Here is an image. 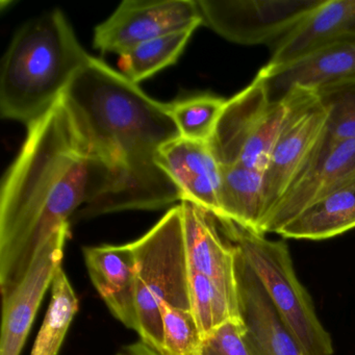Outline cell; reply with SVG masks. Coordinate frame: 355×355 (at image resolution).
Returning a JSON list of instances; mask_svg holds the SVG:
<instances>
[{"instance_id": "cell-1", "label": "cell", "mask_w": 355, "mask_h": 355, "mask_svg": "<svg viewBox=\"0 0 355 355\" xmlns=\"http://www.w3.org/2000/svg\"><path fill=\"white\" fill-rule=\"evenodd\" d=\"M80 136L110 171L105 191L82 207L93 218L132 209H159L182 200L159 164L161 149L182 138L169 105L91 57L62 97Z\"/></svg>"}, {"instance_id": "cell-2", "label": "cell", "mask_w": 355, "mask_h": 355, "mask_svg": "<svg viewBox=\"0 0 355 355\" xmlns=\"http://www.w3.org/2000/svg\"><path fill=\"white\" fill-rule=\"evenodd\" d=\"M110 171L78 134L63 101L28 128L0 190V288L9 294L37 253L101 196Z\"/></svg>"}, {"instance_id": "cell-3", "label": "cell", "mask_w": 355, "mask_h": 355, "mask_svg": "<svg viewBox=\"0 0 355 355\" xmlns=\"http://www.w3.org/2000/svg\"><path fill=\"white\" fill-rule=\"evenodd\" d=\"M91 59L61 10L18 30L0 72V114L26 128L42 119Z\"/></svg>"}, {"instance_id": "cell-4", "label": "cell", "mask_w": 355, "mask_h": 355, "mask_svg": "<svg viewBox=\"0 0 355 355\" xmlns=\"http://www.w3.org/2000/svg\"><path fill=\"white\" fill-rule=\"evenodd\" d=\"M132 244L137 259V332L159 354L163 348L161 305L167 303L192 311L191 269L180 205L169 209Z\"/></svg>"}, {"instance_id": "cell-5", "label": "cell", "mask_w": 355, "mask_h": 355, "mask_svg": "<svg viewBox=\"0 0 355 355\" xmlns=\"http://www.w3.org/2000/svg\"><path fill=\"white\" fill-rule=\"evenodd\" d=\"M216 220L223 236L238 249L263 284L302 354H334L331 336L320 321L311 295L297 276L288 244L270 240L230 220Z\"/></svg>"}, {"instance_id": "cell-6", "label": "cell", "mask_w": 355, "mask_h": 355, "mask_svg": "<svg viewBox=\"0 0 355 355\" xmlns=\"http://www.w3.org/2000/svg\"><path fill=\"white\" fill-rule=\"evenodd\" d=\"M313 90L297 88L271 101L257 74L246 88L226 101L209 146L222 166L242 165L265 173L272 150L295 109Z\"/></svg>"}, {"instance_id": "cell-7", "label": "cell", "mask_w": 355, "mask_h": 355, "mask_svg": "<svg viewBox=\"0 0 355 355\" xmlns=\"http://www.w3.org/2000/svg\"><path fill=\"white\" fill-rule=\"evenodd\" d=\"M323 0H197L202 26L230 42L279 41Z\"/></svg>"}, {"instance_id": "cell-8", "label": "cell", "mask_w": 355, "mask_h": 355, "mask_svg": "<svg viewBox=\"0 0 355 355\" xmlns=\"http://www.w3.org/2000/svg\"><path fill=\"white\" fill-rule=\"evenodd\" d=\"M199 26L197 0H124L94 28L93 46L120 57L146 41Z\"/></svg>"}, {"instance_id": "cell-9", "label": "cell", "mask_w": 355, "mask_h": 355, "mask_svg": "<svg viewBox=\"0 0 355 355\" xmlns=\"http://www.w3.org/2000/svg\"><path fill=\"white\" fill-rule=\"evenodd\" d=\"M327 120V111L315 91H311L295 109L272 150L263 173V217L311 163L323 142Z\"/></svg>"}, {"instance_id": "cell-10", "label": "cell", "mask_w": 355, "mask_h": 355, "mask_svg": "<svg viewBox=\"0 0 355 355\" xmlns=\"http://www.w3.org/2000/svg\"><path fill=\"white\" fill-rule=\"evenodd\" d=\"M355 176V141L323 143L304 171L263 218L259 234H277L313 203Z\"/></svg>"}, {"instance_id": "cell-11", "label": "cell", "mask_w": 355, "mask_h": 355, "mask_svg": "<svg viewBox=\"0 0 355 355\" xmlns=\"http://www.w3.org/2000/svg\"><path fill=\"white\" fill-rule=\"evenodd\" d=\"M68 236L69 232H64L49 241L17 286L3 296L0 355L21 353L44 295L62 268Z\"/></svg>"}, {"instance_id": "cell-12", "label": "cell", "mask_w": 355, "mask_h": 355, "mask_svg": "<svg viewBox=\"0 0 355 355\" xmlns=\"http://www.w3.org/2000/svg\"><path fill=\"white\" fill-rule=\"evenodd\" d=\"M180 205L191 271L209 277L226 297L236 317L242 320L236 247L223 236L213 214L192 201L182 200Z\"/></svg>"}, {"instance_id": "cell-13", "label": "cell", "mask_w": 355, "mask_h": 355, "mask_svg": "<svg viewBox=\"0 0 355 355\" xmlns=\"http://www.w3.org/2000/svg\"><path fill=\"white\" fill-rule=\"evenodd\" d=\"M270 101H279L297 87L317 91L355 78V39L334 41L313 49L291 63L259 70Z\"/></svg>"}, {"instance_id": "cell-14", "label": "cell", "mask_w": 355, "mask_h": 355, "mask_svg": "<svg viewBox=\"0 0 355 355\" xmlns=\"http://www.w3.org/2000/svg\"><path fill=\"white\" fill-rule=\"evenodd\" d=\"M236 250L240 313L251 354L302 355L263 284Z\"/></svg>"}, {"instance_id": "cell-15", "label": "cell", "mask_w": 355, "mask_h": 355, "mask_svg": "<svg viewBox=\"0 0 355 355\" xmlns=\"http://www.w3.org/2000/svg\"><path fill=\"white\" fill-rule=\"evenodd\" d=\"M159 164L180 189L182 200L220 216L221 164L209 142L184 138L172 141L159 151Z\"/></svg>"}, {"instance_id": "cell-16", "label": "cell", "mask_w": 355, "mask_h": 355, "mask_svg": "<svg viewBox=\"0 0 355 355\" xmlns=\"http://www.w3.org/2000/svg\"><path fill=\"white\" fill-rule=\"evenodd\" d=\"M89 275L116 319L138 331L137 259L132 243L84 249Z\"/></svg>"}, {"instance_id": "cell-17", "label": "cell", "mask_w": 355, "mask_h": 355, "mask_svg": "<svg viewBox=\"0 0 355 355\" xmlns=\"http://www.w3.org/2000/svg\"><path fill=\"white\" fill-rule=\"evenodd\" d=\"M350 39H355V0H323L277 41L266 66L284 65L322 45Z\"/></svg>"}, {"instance_id": "cell-18", "label": "cell", "mask_w": 355, "mask_h": 355, "mask_svg": "<svg viewBox=\"0 0 355 355\" xmlns=\"http://www.w3.org/2000/svg\"><path fill=\"white\" fill-rule=\"evenodd\" d=\"M355 228V176L288 222L276 234L294 240L323 241Z\"/></svg>"}, {"instance_id": "cell-19", "label": "cell", "mask_w": 355, "mask_h": 355, "mask_svg": "<svg viewBox=\"0 0 355 355\" xmlns=\"http://www.w3.org/2000/svg\"><path fill=\"white\" fill-rule=\"evenodd\" d=\"M220 211L216 217L259 232L265 214L263 172L242 165H221Z\"/></svg>"}, {"instance_id": "cell-20", "label": "cell", "mask_w": 355, "mask_h": 355, "mask_svg": "<svg viewBox=\"0 0 355 355\" xmlns=\"http://www.w3.org/2000/svg\"><path fill=\"white\" fill-rule=\"evenodd\" d=\"M194 32L190 28L139 44L120 55V72L137 85L153 78L178 62Z\"/></svg>"}, {"instance_id": "cell-21", "label": "cell", "mask_w": 355, "mask_h": 355, "mask_svg": "<svg viewBox=\"0 0 355 355\" xmlns=\"http://www.w3.org/2000/svg\"><path fill=\"white\" fill-rule=\"evenodd\" d=\"M78 311V299L64 270L55 274L51 299L31 355H58Z\"/></svg>"}, {"instance_id": "cell-22", "label": "cell", "mask_w": 355, "mask_h": 355, "mask_svg": "<svg viewBox=\"0 0 355 355\" xmlns=\"http://www.w3.org/2000/svg\"><path fill=\"white\" fill-rule=\"evenodd\" d=\"M226 101L211 94L197 95L170 103L169 111L182 138L209 142Z\"/></svg>"}, {"instance_id": "cell-23", "label": "cell", "mask_w": 355, "mask_h": 355, "mask_svg": "<svg viewBox=\"0 0 355 355\" xmlns=\"http://www.w3.org/2000/svg\"><path fill=\"white\" fill-rule=\"evenodd\" d=\"M315 92L328 113L323 143L355 141V78L327 85Z\"/></svg>"}, {"instance_id": "cell-24", "label": "cell", "mask_w": 355, "mask_h": 355, "mask_svg": "<svg viewBox=\"0 0 355 355\" xmlns=\"http://www.w3.org/2000/svg\"><path fill=\"white\" fill-rule=\"evenodd\" d=\"M191 304L203 340H207L220 326L238 319L226 297L207 276L191 271ZM243 322V321H242Z\"/></svg>"}, {"instance_id": "cell-25", "label": "cell", "mask_w": 355, "mask_h": 355, "mask_svg": "<svg viewBox=\"0 0 355 355\" xmlns=\"http://www.w3.org/2000/svg\"><path fill=\"white\" fill-rule=\"evenodd\" d=\"M163 348L159 355H205V340L192 311L161 305Z\"/></svg>"}, {"instance_id": "cell-26", "label": "cell", "mask_w": 355, "mask_h": 355, "mask_svg": "<svg viewBox=\"0 0 355 355\" xmlns=\"http://www.w3.org/2000/svg\"><path fill=\"white\" fill-rule=\"evenodd\" d=\"M207 355H252L246 340L245 327L236 321H228L220 326L207 338Z\"/></svg>"}, {"instance_id": "cell-27", "label": "cell", "mask_w": 355, "mask_h": 355, "mask_svg": "<svg viewBox=\"0 0 355 355\" xmlns=\"http://www.w3.org/2000/svg\"><path fill=\"white\" fill-rule=\"evenodd\" d=\"M117 355H159L157 351L153 350L148 345L145 344L144 342L134 343L130 346L125 347L122 349Z\"/></svg>"}, {"instance_id": "cell-28", "label": "cell", "mask_w": 355, "mask_h": 355, "mask_svg": "<svg viewBox=\"0 0 355 355\" xmlns=\"http://www.w3.org/2000/svg\"><path fill=\"white\" fill-rule=\"evenodd\" d=\"M303 355V354H302Z\"/></svg>"}]
</instances>
